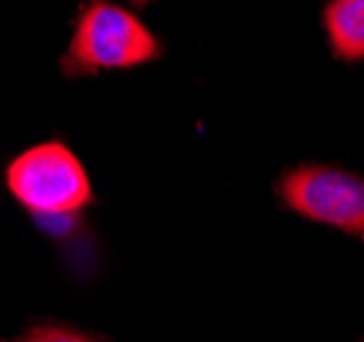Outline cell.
<instances>
[{
    "label": "cell",
    "mask_w": 364,
    "mask_h": 342,
    "mask_svg": "<svg viewBox=\"0 0 364 342\" xmlns=\"http://www.w3.org/2000/svg\"><path fill=\"white\" fill-rule=\"evenodd\" d=\"M162 55V44L137 14L112 0H85L74 19L72 41L60 58L66 77H91L146 66Z\"/></svg>",
    "instance_id": "cell-1"
},
{
    "label": "cell",
    "mask_w": 364,
    "mask_h": 342,
    "mask_svg": "<svg viewBox=\"0 0 364 342\" xmlns=\"http://www.w3.org/2000/svg\"><path fill=\"white\" fill-rule=\"evenodd\" d=\"M3 181L9 195L41 222L72 219L93 203L85 167L60 140L25 148L6 164Z\"/></svg>",
    "instance_id": "cell-2"
},
{
    "label": "cell",
    "mask_w": 364,
    "mask_h": 342,
    "mask_svg": "<svg viewBox=\"0 0 364 342\" xmlns=\"http://www.w3.org/2000/svg\"><path fill=\"white\" fill-rule=\"evenodd\" d=\"M277 195L293 214L364 238V178L350 170L299 164L279 176Z\"/></svg>",
    "instance_id": "cell-3"
},
{
    "label": "cell",
    "mask_w": 364,
    "mask_h": 342,
    "mask_svg": "<svg viewBox=\"0 0 364 342\" xmlns=\"http://www.w3.org/2000/svg\"><path fill=\"white\" fill-rule=\"evenodd\" d=\"M321 19L337 60H364V0H326Z\"/></svg>",
    "instance_id": "cell-4"
},
{
    "label": "cell",
    "mask_w": 364,
    "mask_h": 342,
    "mask_svg": "<svg viewBox=\"0 0 364 342\" xmlns=\"http://www.w3.org/2000/svg\"><path fill=\"white\" fill-rule=\"evenodd\" d=\"M6 342H105L99 337H91L80 328H72V326H60V324H36L31 326L28 331H22L19 337Z\"/></svg>",
    "instance_id": "cell-5"
},
{
    "label": "cell",
    "mask_w": 364,
    "mask_h": 342,
    "mask_svg": "<svg viewBox=\"0 0 364 342\" xmlns=\"http://www.w3.org/2000/svg\"><path fill=\"white\" fill-rule=\"evenodd\" d=\"M132 3H134V6H148L151 0H132Z\"/></svg>",
    "instance_id": "cell-6"
}]
</instances>
